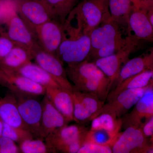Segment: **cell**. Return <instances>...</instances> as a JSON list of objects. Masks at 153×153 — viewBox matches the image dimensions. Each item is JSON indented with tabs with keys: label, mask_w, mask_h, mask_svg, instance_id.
<instances>
[{
	"label": "cell",
	"mask_w": 153,
	"mask_h": 153,
	"mask_svg": "<svg viewBox=\"0 0 153 153\" xmlns=\"http://www.w3.org/2000/svg\"><path fill=\"white\" fill-rule=\"evenodd\" d=\"M73 89L91 94L105 102L111 91L109 78L89 59L75 64L67 65L65 68Z\"/></svg>",
	"instance_id": "6da1fadb"
},
{
	"label": "cell",
	"mask_w": 153,
	"mask_h": 153,
	"mask_svg": "<svg viewBox=\"0 0 153 153\" xmlns=\"http://www.w3.org/2000/svg\"><path fill=\"white\" fill-rule=\"evenodd\" d=\"M90 37L81 28L67 27L56 56L67 65L80 63L88 59L91 52Z\"/></svg>",
	"instance_id": "7a4b0ae2"
},
{
	"label": "cell",
	"mask_w": 153,
	"mask_h": 153,
	"mask_svg": "<svg viewBox=\"0 0 153 153\" xmlns=\"http://www.w3.org/2000/svg\"><path fill=\"white\" fill-rule=\"evenodd\" d=\"M88 129L82 125H66L44 139L54 153H77L84 142Z\"/></svg>",
	"instance_id": "3957f363"
},
{
	"label": "cell",
	"mask_w": 153,
	"mask_h": 153,
	"mask_svg": "<svg viewBox=\"0 0 153 153\" xmlns=\"http://www.w3.org/2000/svg\"><path fill=\"white\" fill-rule=\"evenodd\" d=\"M91 121L85 134L84 142L112 147L122 128L121 119L106 114L99 115Z\"/></svg>",
	"instance_id": "277c9868"
},
{
	"label": "cell",
	"mask_w": 153,
	"mask_h": 153,
	"mask_svg": "<svg viewBox=\"0 0 153 153\" xmlns=\"http://www.w3.org/2000/svg\"><path fill=\"white\" fill-rule=\"evenodd\" d=\"M109 0H82L74 9L85 34L91 31L102 22L111 19L108 8Z\"/></svg>",
	"instance_id": "5b68a950"
},
{
	"label": "cell",
	"mask_w": 153,
	"mask_h": 153,
	"mask_svg": "<svg viewBox=\"0 0 153 153\" xmlns=\"http://www.w3.org/2000/svg\"><path fill=\"white\" fill-rule=\"evenodd\" d=\"M16 1L18 14L35 38V32L39 26L55 19L53 12L45 0Z\"/></svg>",
	"instance_id": "8992f818"
},
{
	"label": "cell",
	"mask_w": 153,
	"mask_h": 153,
	"mask_svg": "<svg viewBox=\"0 0 153 153\" xmlns=\"http://www.w3.org/2000/svg\"><path fill=\"white\" fill-rule=\"evenodd\" d=\"M127 44L113 55L98 58L94 62L100 70L109 78L111 90L119 75L125 64L129 60L131 54L135 50L140 40L131 34Z\"/></svg>",
	"instance_id": "52a82bcc"
},
{
	"label": "cell",
	"mask_w": 153,
	"mask_h": 153,
	"mask_svg": "<svg viewBox=\"0 0 153 153\" xmlns=\"http://www.w3.org/2000/svg\"><path fill=\"white\" fill-rule=\"evenodd\" d=\"M112 150L113 153H152L153 142L140 128L128 127L120 133Z\"/></svg>",
	"instance_id": "ba28073f"
},
{
	"label": "cell",
	"mask_w": 153,
	"mask_h": 153,
	"mask_svg": "<svg viewBox=\"0 0 153 153\" xmlns=\"http://www.w3.org/2000/svg\"><path fill=\"white\" fill-rule=\"evenodd\" d=\"M152 83L141 88L124 91L113 99L105 103L93 119L104 114L110 115L116 118H121L135 105Z\"/></svg>",
	"instance_id": "9c48e42d"
},
{
	"label": "cell",
	"mask_w": 153,
	"mask_h": 153,
	"mask_svg": "<svg viewBox=\"0 0 153 153\" xmlns=\"http://www.w3.org/2000/svg\"><path fill=\"white\" fill-rule=\"evenodd\" d=\"M0 81L17 97L45 95L46 88L15 71L1 68Z\"/></svg>",
	"instance_id": "30bf717a"
},
{
	"label": "cell",
	"mask_w": 153,
	"mask_h": 153,
	"mask_svg": "<svg viewBox=\"0 0 153 153\" xmlns=\"http://www.w3.org/2000/svg\"><path fill=\"white\" fill-rule=\"evenodd\" d=\"M32 52L36 63L48 72L61 87L73 90V85L68 79L63 63L57 56L44 51L38 44Z\"/></svg>",
	"instance_id": "8fae6325"
},
{
	"label": "cell",
	"mask_w": 153,
	"mask_h": 153,
	"mask_svg": "<svg viewBox=\"0 0 153 153\" xmlns=\"http://www.w3.org/2000/svg\"><path fill=\"white\" fill-rule=\"evenodd\" d=\"M71 95L74 103V121L82 125L91 121L105 102L94 94L73 89Z\"/></svg>",
	"instance_id": "7c38bea8"
},
{
	"label": "cell",
	"mask_w": 153,
	"mask_h": 153,
	"mask_svg": "<svg viewBox=\"0 0 153 153\" xmlns=\"http://www.w3.org/2000/svg\"><path fill=\"white\" fill-rule=\"evenodd\" d=\"M18 98L17 108L24 124L34 137L41 139L42 104L32 97Z\"/></svg>",
	"instance_id": "4fadbf2b"
},
{
	"label": "cell",
	"mask_w": 153,
	"mask_h": 153,
	"mask_svg": "<svg viewBox=\"0 0 153 153\" xmlns=\"http://www.w3.org/2000/svg\"><path fill=\"white\" fill-rule=\"evenodd\" d=\"M35 36L41 49L56 56L63 38V25L56 19H52L39 26Z\"/></svg>",
	"instance_id": "5bb4252c"
},
{
	"label": "cell",
	"mask_w": 153,
	"mask_h": 153,
	"mask_svg": "<svg viewBox=\"0 0 153 153\" xmlns=\"http://www.w3.org/2000/svg\"><path fill=\"white\" fill-rule=\"evenodd\" d=\"M132 110L121 119L122 128L136 127L141 128L144 123L153 117V84L134 105Z\"/></svg>",
	"instance_id": "9a60e30c"
},
{
	"label": "cell",
	"mask_w": 153,
	"mask_h": 153,
	"mask_svg": "<svg viewBox=\"0 0 153 153\" xmlns=\"http://www.w3.org/2000/svg\"><path fill=\"white\" fill-rule=\"evenodd\" d=\"M8 25L7 36L16 45L32 50L38 44L36 38L28 28L17 11L7 21Z\"/></svg>",
	"instance_id": "2e32d148"
},
{
	"label": "cell",
	"mask_w": 153,
	"mask_h": 153,
	"mask_svg": "<svg viewBox=\"0 0 153 153\" xmlns=\"http://www.w3.org/2000/svg\"><path fill=\"white\" fill-rule=\"evenodd\" d=\"M121 27L111 19L94 29L90 34L91 48L88 57L105 45L123 36Z\"/></svg>",
	"instance_id": "e0dca14e"
},
{
	"label": "cell",
	"mask_w": 153,
	"mask_h": 153,
	"mask_svg": "<svg viewBox=\"0 0 153 153\" xmlns=\"http://www.w3.org/2000/svg\"><path fill=\"white\" fill-rule=\"evenodd\" d=\"M42 102L41 139L44 140L49 134L68 124L63 115L54 106L45 95Z\"/></svg>",
	"instance_id": "ac0fdd59"
},
{
	"label": "cell",
	"mask_w": 153,
	"mask_h": 153,
	"mask_svg": "<svg viewBox=\"0 0 153 153\" xmlns=\"http://www.w3.org/2000/svg\"><path fill=\"white\" fill-rule=\"evenodd\" d=\"M71 91L62 87L46 88L47 96L68 123L74 121V103Z\"/></svg>",
	"instance_id": "d6986e66"
},
{
	"label": "cell",
	"mask_w": 153,
	"mask_h": 153,
	"mask_svg": "<svg viewBox=\"0 0 153 153\" xmlns=\"http://www.w3.org/2000/svg\"><path fill=\"white\" fill-rule=\"evenodd\" d=\"M148 11L132 7L128 21V34L133 32L139 40L152 42L153 26L148 19Z\"/></svg>",
	"instance_id": "ffe728a7"
},
{
	"label": "cell",
	"mask_w": 153,
	"mask_h": 153,
	"mask_svg": "<svg viewBox=\"0 0 153 153\" xmlns=\"http://www.w3.org/2000/svg\"><path fill=\"white\" fill-rule=\"evenodd\" d=\"M148 69L153 70V49L149 52L129 60L121 69L114 88L127 78Z\"/></svg>",
	"instance_id": "44dd1931"
},
{
	"label": "cell",
	"mask_w": 153,
	"mask_h": 153,
	"mask_svg": "<svg viewBox=\"0 0 153 153\" xmlns=\"http://www.w3.org/2000/svg\"><path fill=\"white\" fill-rule=\"evenodd\" d=\"M153 70L148 69L136 75L131 76L117 85L110 91L106 101L113 99L121 92L128 89L141 88L153 82Z\"/></svg>",
	"instance_id": "7402d4cb"
},
{
	"label": "cell",
	"mask_w": 153,
	"mask_h": 153,
	"mask_svg": "<svg viewBox=\"0 0 153 153\" xmlns=\"http://www.w3.org/2000/svg\"><path fill=\"white\" fill-rule=\"evenodd\" d=\"M33 60L30 49L15 45L5 57L0 60V68L10 71H16Z\"/></svg>",
	"instance_id": "603a6c76"
},
{
	"label": "cell",
	"mask_w": 153,
	"mask_h": 153,
	"mask_svg": "<svg viewBox=\"0 0 153 153\" xmlns=\"http://www.w3.org/2000/svg\"><path fill=\"white\" fill-rule=\"evenodd\" d=\"M13 71H16L45 88L61 87L48 72L36 63H32V62Z\"/></svg>",
	"instance_id": "cb8c5ba5"
},
{
	"label": "cell",
	"mask_w": 153,
	"mask_h": 153,
	"mask_svg": "<svg viewBox=\"0 0 153 153\" xmlns=\"http://www.w3.org/2000/svg\"><path fill=\"white\" fill-rule=\"evenodd\" d=\"M0 117L4 123L11 126L27 129L19 114L15 97L0 100Z\"/></svg>",
	"instance_id": "d4e9b609"
},
{
	"label": "cell",
	"mask_w": 153,
	"mask_h": 153,
	"mask_svg": "<svg viewBox=\"0 0 153 153\" xmlns=\"http://www.w3.org/2000/svg\"><path fill=\"white\" fill-rule=\"evenodd\" d=\"M131 0H109L108 8L111 19L127 30L132 9Z\"/></svg>",
	"instance_id": "484cf974"
},
{
	"label": "cell",
	"mask_w": 153,
	"mask_h": 153,
	"mask_svg": "<svg viewBox=\"0 0 153 153\" xmlns=\"http://www.w3.org/2000/svg\"><path fill=\"white\" fill-rule=\"evenodd\" d=\"M55 19L63 25L68 15L78 4L79 0H45Z\"/></svg>",
	"instance_id": "4316f807"
},
{
	"label": "cell",
	"mask_w": 153,
	"mask_h": 153,
	"mask_svg": "<svg viewBox=\"0 0 153 153\" xmlns=\"http://www.w3.org/2000/svg\"><path fill=\"white\" fill-rule=\"evenodd\" d=\"M129 34L123 37L122 36L115 39L110 43L107 44L97 50L93 55H91L88 59H93L94 60L110 56L117 52L127 44L130 39Z\"/></svg>",
	"instance_id": "83f0119b"
},
{
	"label": "cell",
	"mask_w": 153,
	"mask_h": 153,
	"mask_svg": "<svg viewBox=\"0 0 153 153\" xmlns=\"http://www.w3.org/2000/svg\"><path fill=\"white\" fill-rule=\"evenodd\" d=\"M2 136L9 138L19 144L26 140L33 139L35 137L27 129L11 126L4 122Z\"/></svg>",
	"instance_id": "f1b7e54d"
},
{
	"label": "cell",
	"mask_w": 153,
	"mask_h": 153,
	"mask_svg": "<svg viewBox=\"0 0 153 153\" xmlns=\"http://www.w3.org/2000/svg\"><path fill=\"white\" fill-rule=\"evenodd\" d=\"M44 141L39 138L26 140L19 144L20 153H54L52 149Z\"/></svg>",
	"instance_id": "f546056e"
},
{
	"label": "cell",
	"mask_w": 153,
	"mask_h": 153,
	"mask_svg": "<svg viewBox=\"0 0 153 153\" xmlns=\"http://www.w3.org/2000/svg\"><path fill=\"white\" fill-rule=\"evenodd\" d=\"M112 147L92 143H83L77 153H111Z\"/></svg>",
	"instance_id": "4dcf8cb0"
},
{
	"label": "cell",
	"mask_w": 153,
	"mask_h": 153,
	"mask_svg": "<svg viewBox=\"0 0 153 153\" xmlns=\"http://www.w3.org/2000/svg\"><path fill=\"white\" fill-rule=\"evenodd\" d=\"M0 153H20L19 147L13 140L5 137H0Z\"/></svg>",
	"instance_id": "1f68e13d"
},
{
	"label": "cell",
	"mask_w": 153,
	"mask_h": 153,
	"mask_svg": "<svg viewBox=\"0 0 153 153\" xmlns=\"http://www.w3.org/2000/svg\"><path fill=\"white\" fill-rule=\"evenodd\" d=\"M16 45L6 35L0 37V60L3 59Z\"/></svg>",
	"instance_id": "d6a6232c"
},
{
	"label": "cell",
	"mask_w": 153,
	"mask_h": 153,
	"mask_svg": "<svg viewBox=\"0 0 153 153\" xmlns=\"http://www.w3.org/2000/svg\"><path fill=\"white\" fill-rule=\"evenodd\" d=\"M141 129L145 136L153 142V117L144 123Z\"/></svg>",
	"instance_id": "836d02e7"
},
{
	"label": "cell",
	"mask_w": 153,
	"mask_h": 153,
	"mask_svg": "<svg viewBox=\"0 0 153 153\" xmlns=\"http://www.w3.org/2000/svg\"><path fill=\"white\" fill-rule=\"evenodd\" d=\"M133 6L148 11L153 7V0H131Z\"/></svg>",
	"instance_id": "e575fe53"
},
{
	"label": "cell",
	"mask_w": 153,
	"mask_h": 153,
	"mask_svg": "<svg viewBox=\"0 0 153 153\" xmlns=\"http://www.w3.org/2000/svg\"><path fill=\"white\" fill-rule=\"evenodd\" d=\"M147 15L149 21L151 25L153 26V7L151 8L147 13Z\"/></svg>",
	"instance_id": "d590c367"
},
{
	"label": "cell",
	"mask_w": 153,
	"mask_h": 153,
	"mask_svg": "<svg viewBox=\"0 0 153 153\" xmlns=\"http://www.w3.org/2000/svg\"><path fill=\"white\" fill-rule=\"evenodd\" d=\"M3 125H4V122L2 120L0 117V137L2 136L3 129Z\"/></svg>",
	"instance_id": "8d00e7d4"
},
{
	"label": "cell",
	"mask_w": 153,
	"mask_h": 153,
	"mask_svg": "<svg viewBox=\"0 0 153 153\" xmlns=\"http://www.w3.org/2000/svg\"><path fill=\"white\" fill-rule=\"evenodd\" d=\"M1 18V8H0V18Z\"/></svg>",
	"instance_id": "74e56055"
}]
</instances>
